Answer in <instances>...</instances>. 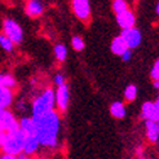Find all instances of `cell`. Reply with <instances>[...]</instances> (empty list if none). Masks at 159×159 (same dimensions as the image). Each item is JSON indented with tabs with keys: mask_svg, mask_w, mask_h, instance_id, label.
I'll list each match as a JSON object with an SVG mask.
<instances>
[{
	"mask_svg": "<svg viewBox=\"0 0 159 159\" xmlns=\"http://www.w3.org/2000/svg\"><path fill=\"white\" fill-rule=\"evenodd\" d=\"M4 136H5V133H3L2 131H0V146H2V144H3V140H4Z\"/></svg>",
	"mask_w": 159,
	"mask_h": 159,
	"instance_id": "obj_29",
	"label": "cell"
},
{
	"mask_svg": "<svg viewBox=\"0 0 159 159\" xmlns=\"http://www.w3.org/2000/svg\"><path fill=\"white\" fill-rule=\"evenodd\" d=\"M23 145H25V134L18 128L13 132L5 133L2 148L4 154L12 155V157H18L23 153Z\"/></svg>",
	"mask_w": 159,
	"mask_h": 159,
	"instance_id": "obj_2",
	"label": "cell"
},
{
	"mask_svg": "<svg viewBox=\"0 0 159 159\" xmlns=\"http://www.w3.org/2000/svg\"><path fill=\"white\" fill-rule=\"evenodd\" d=\"M54 104L57 105L60 111H66L69 105V89L66 84L57 87V91L54 92Z\"/></svg>",
	"mask_w": 159,
	"mask_h": 159,
	"instance_id": "obj_9",
	"label": "cell"
},
{
	"mask_svg": "<svg viewBox=\"0 0 159 159\" xmlns=\"http://www.w3.org/2000/svg\"><path fill=\"white\" fill-rule=\"evenodd\" d=\"M0 47L7 52H12L14 48V44L5 35H0Z\"/></svg>",
	"mask_w": 159,
	"mask_h": 159,
	"instance_id": "obj_21",
	"label": "cell"
},
{
	"mask_svg": "<svg viewBox=\"0 0 159 159\" xmlns=\"http://www.w3.org/2000/svg\"><path fill=\"white\" fill-rule=\"evenodd\" d=\"M39 141L36 136H25V145H23V154L26 155H33L38 152L39 149Z\"/></svg>",
	"mask_w": 159,
	"mask_h": 159,
	"instance_id": "obj_12",
	"label": "cell"
},
{
	"mask_svg": "<svg viewBox=\"0 0 159 159\" xmlns=\"http://www.w3.org/2000/svg\"><path fill=\"white\" fill-rule=\"evenodd\" d=\"M116 22L123 30L132 29L134 26V22H136V17H134L133 12L128 9L120 14H116Z\"/></svg>",
	"mask_w": 159,
	"mask_h": 159,
	"instance_id": "obj_10",
	"label": "cell"
},
{
	"mask_svg": "<svg viewBox=\"0 0 159 159\" xmlns=\"http://www.w3.org/2000/svg\"><path fill=\"white\" fill-rule=\"evenodd\" d=\"M73 11L75 16L82 21H88L91 17V5L88 0H74L73 3Z\"/></svg>",
	"mask_w": 159,
	"mask_h": 159,
	"instance_id": "obj_7",
	"label": "cell"
},
{
	"mask_svg": "<svg viewBox=\"0 0 159 159\" xmlns=\"http://www.w3.org/2000/svg\"><path fill=\"white\" fill-rule=\"evenodd\" d=\"M25 104H23V102H18V104H17V110L18 111H25Z\"/></svg>",
	"mask_w": 159,
	"mask_h": 159,
	"instance_id": "obj_26",
	"label": "cell"
},
{
	"mask_svg": "<svg viewBox=\"0 0 159 159\" xmlns=\"http://www.w3.org/2000/svg\"><path fill=\"white\" fill-rule=\"evenodd\" d=\"M0 85L12 89L13 87L16 85V79L9 74H2L0 73Z\"/></svg>",
	"mask_w": 159,
	"mask_h": 159,
	"instance_id": "obj_17",
	"label": "cell"
},
{
	"mask_svg": "<svg viewBox=\"0 0 159 159\" xmlns=\"http://www.w3.org/2000/svg\"><path fill=\"white\" fill-rule=\"evenodd\" d=\"M3 30H4V34L13 44H18L22 42L23 39V31L21 29V26L18 25L14 20L11 18H7L3 22Z\"/></svg>",
	"mask_w": 159,
	"mask_h": 159,
	"instance_id": "obj_4",
	"label": "cell"
},
{
	"mask_svg": "<svg viewBox=\"0 0 159 159\" xmlns=\"http://www.w3.org/2000/svg\"><path fill=\"white\" fill-rule=\"evenodd\" d=\"M53 110H54V92L51 88H47L33 102V107H31L33 118H39L42 115L51 113Z\"/></svg>",
	"mask_w": 159,
	"mask_h": 159,
	"instance_id": "obj_3",
	"label": "cell"
},
{
	"mask_svg": "<svg viewBox=\"0 0 159 159\" xmlns=\"http://www.w3.org/2000/svg\"><path fill=\"white\" fill-rule=\"evenodd\" d=\"M17 159H30V157H29V155H26V154H23V153H22V154H20V155L17 157Z\"/></svg>",
	"mask_w": 159,
	"mask_h": 159,
	"instance_id": "obj_28",
	"label": "cell"
},
{
	"mask_svg": "<svg viewBox=\"0 0 159 159\" xmlns=\"http://www.w3.org/2000/svg\"><path fill=\"white\" fill-rule=\"evenodd\" d=\"M113 11L116 13V14H120L125 11H128V4L123 0H115L113 3Z\"/></svg>",
	"mask_w": 159,
	"mask_h": 159,
	"instance_id": "obj_20",
	"label": "cell"
},
{
	"mask_svg": "<svg viewBox=\"0 0 159 159\" xmlns=\"http://www.w3.org/2000/svg\"><path fill=\"white\" fill-rule=\"evenodd\" d=\"M152 78L154 79L155 82H158V78H159V61L157 60L155 63L153 65V69H152V73H150Z\"/></svg>",
	"mask_w": 159,
	"mask_h": 159,
	"instance_id": "obj_23",
	"label": "cell"
},
{
	"mask_svg": "<svg viewBox=\"0 0 159 159\" xmlns=\"http://www.w3.org/2000/svg\"><path fill=\"white\" fill-rule=\"evenodd\" d=\"M54 83H56V85H57V87L63 85V84H65V76H63L62 74H57L54 76Z\"/></svg>",
	"mask_w": 159,
	"mask_h": 159,
	"instance_id": "obj_24",
	"label": "cell"
},
{
	"mask_svg": "<svg viewBox=\"0 0 159 159\" xmlns=\"http://www.w3.org/2000/svg\"><path fill=\"white\" fill-rule=\"evenodd\" d=\"M13 102V91L0 85V110L8 109Z\"/></svg>",
	"mask_w": 159,
	"mask_h": 159,
	"instance_id": "obj_11",
	"label": "cell"
},
{
	"mask_svg": "<svg viewBox=\"0 0 159 159\" xmlns=\"http://www.w3.org/2000/svg\"><path fill=\"white\" fill-rule=\"evenodd\" d=\"M39 159H43V158H39Z\"/></svg>",
	"mask_w": 159,
	"mask_h": 159,
	"instance_id": "obj_31",
	"label": "cell"
},
{
	"mask_svg": "<svg viewBox=\"0 0 159 159\" xmlns=\"http://www.w3.org/2000/svg\"><path fill=\"white\" fill-rule=\"evenodd\" d=\"M136 96H137V87L133 85V84H131V85L127 87L125 91H124V97H125V100H127V101H133L134 98H136Z\"/></svg>",
	"mask_w": 159,
	"mask_h": 159,
	"instance_id": "obj_19",
	"label": "cell"
},
{
	"mask_svg": "<svg viewBox=\"0 0 159 159\" xmlns=\"http://www.w3.org/2000/svg\"><path fill=\"white\" fill-rule=\"evenodd\" d=\"M0 159H17V157H12V155H7V154H3L0 157Z\"/></svg>",
	"mask_w": 159,
	"mask_h": 159,
	"instance_id": "obj_27",
	"label": "cell"
},
{
	"mask_svg": "<svg viewBox=\"0 0 159 159\" xmlns=\"http://www.w3.org/2000/svg\"><path fill=\"white\" fill-rule=\"evenodd\" d=\"M142 118H145V120L149 122H157L159 119V102H145L142 105V110H141Z\"/></svg>",
	"mask_w": 159,
	"mask_h": 159,
	"instance_id": "obj_8",
	"label": "cell"
},
{
	"mask_svg": "<svg viewBox=\"0 0 159 159\" xmlns=\"http://www.w3.org/2000/svg\"><path fill=\"white\" fill-rule=\"evenodd\" d=\"M131 57H132V53H131V49H128V51H125L123 54H122V58H123V61H129L131 60Z\"/></svg>",
	"mask_w": 159,
	"mask_h": 159,
	"instance_id": "obj_25",
	"label": "cell"
},
{
	"mask_svg": "<svg viewBox=\"0 0 159 159\" xmlns=\"http://www.w3.org/2000/svg\"><path fill=\"white\" fill-rule=\"evenodd\" d=\"M54 54H56V58L58 61H65L66 60V56H67V49L65 45L62 44H57L54 47Z\"/></svg>",
	"mask_w": 159,
	"mask_h": 159,
	"instance_id": "obj_18",
	"label": "cell"
},
{
	"mask_svg": "<svg viewBox=\"0 0 159 159\" xmlns=\"http://www.w3.org/2000/svg\"><path fill=\"white\" fill-rule=\"evenodd\" d=\"M71 44H73V48L75 51H82L84 49V40L80 36H74L71 39Z\"/></svg>",
	"mask_w": 159,
	"mask_h": 159,
	"instance_id": "obj_22",
	"label": "cell"
},
{
	"mask_svg": "<svg viewBox=\"0 0 159 159\" xmlns=\"http://www.w3.org/2000/svg\"><path fill=\"white\" fill-rule=\"evenodd\" d=\"M35 124V136L39 145L44 148H54L58 142L60 133V116L57 111L42 115L39 118H33Z\"/></svg>",
	"mask_w": 159,
	"mask_h": 159,
	"instance_id": "obj_1",
	"label": "cell"
},
{
	"mask_svg": "<svg viewBox=\"0 0 159 159\" xmlns=\"http://www.w3.org/2000/svg\"><path fill=\"white\" fill-rule=\"evenodd\" d=\"M145 125H146L148 139L152 142H157L158 141V136H159V125H158V123L157 122H149V120H146Z\"/></svg>",
	"mask_w": 159,
	"mask_h": 159,
	"instance_id": "obj_14",
	"label": "cell"
},
{
	"mask_svg": "<svg viewBox=\"0 0 159 159\" xmlns=\"http://www.w3.org/2000/svg\"><path fill=\"white\" fill-rule=\"evenodd\" d=\"M111 51H113V53H115L118 56H122L125 51H128V47H127L125 42L120 36H118L113 40V43H111Z\"/></svg>",
	"mask_w": 159,
	"mask_h": 159,
	"instance_id": "obj_15",
	"label": "cell"
},
{
	"mask_svg": "<svg viewBox=\"0 0 159 159\" xmlns=\"http://www.w3.org/2000/svg\"><path fill=\"white\" fill-rule=\"evenodd\" d=\"M110 113L111 115H113L114 118H118V119H120L125 115V106L123 102L120 101H115L113 105H111L110 107Z\"/></svg>",
	"mask_w": 159,
	"mask_h": 159,
	"instance_id": "obj_16",
	"label": "cell"
},
{
	"mask_svg": "<svg viewBox=\"0 0 159 159\" xmlns=\"http://www.w3.org/2000/svg\"><path fill=\"white\" fill-rule=\"evenodd\" d=\"M44 11V8L40 2H36V0H31L26 5V13L30 17H39Z\"/></svg>",
	"mask_w": 159,
	"mask_h": 159,
	"instance_id": "obj_13",
	"label": "cell"
},
{
	"mask_svg": "<svg viewBox=\"0 0 159 159\" xmlns=\"http://www.w3.org/2000/svg\"><path fill=\"white\" fill-rule=\"evenodd\" d=\"M18 129V120L11 110H0V131L3 133H9Z\"/></svg>",
	"mask_w": 159,
	"mask_h": 159,
	"instance_id": "obj_5",
	"label": "cell"
},
{
	"mask_svg": "<svg viewBox=\"0 0 159 159\" xmlns=\"http://www.w3.org/2000/svg\"><path fill=\"white\" fill-rule=\"evenodd\" d=\"M120 38L125 42L127 47H128V49H132V48H136V47H139L140 43H141V39H142L140 30L134 29V27L123 30Z\"/></svg>",
	"mask_w": 159,
	"mask_h": 159,
	"instance_id": "obj_6",
	"label": "cell"
},
{
	"mask_svg": "<svg viewBox=\"0 0 159 159\" xmlns=\"http://www.w3.org/2000/svg\"><path fill=\"white\" fill-rule=\"evenodd\" d=\"M158 87H159V83L158 82H154V88H158Z\"/></svg>",
	"mask_w": 159,
	"mask_h": 159,
	"instance_id": "obj_30",
	"label": "cell"
}]
</instances>
